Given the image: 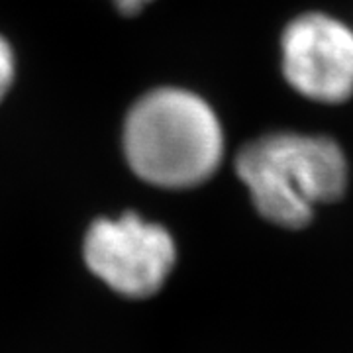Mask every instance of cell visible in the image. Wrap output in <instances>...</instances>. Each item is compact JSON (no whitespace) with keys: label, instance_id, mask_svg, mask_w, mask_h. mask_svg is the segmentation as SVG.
Masks as SVG:
<instances>
[{"label":"cell","instance_id":"obj_1","mask_svg":"<svg viewBox=\"0 0 353 353\" xmlns=\"http://www.w3.org/2000/svg\"><path fill=\"white\" fill-rule=\"evenodd\" d=\"M122 139L134 173L163 189L201 185L224 157L218 116L199 94L183 88L143 94L128 112Z\"/></svg>","mask_w":353,"mask_h":353},{"label":"cell","instance_id":"obj_2","mask_svg":"<svg viewBox=\"0 0 353 353\" xmlns=\"http://www.w3.org/2000/svg\"><path fill=\"white\" fill-rule=\"evenodd\" d=\"M236 173L265 220L299 230L318 204L343 196L350 169L332 138L277 132L245 143L236 155Z\"/></svg>","mask_w":353,"mask_h":353},{"label":"cell","instance_id":"obj_3","mask_svg":"<svg viewBox=\"0 0 353 353\" xmlns=\"http://www.w3.org/2000/svg\"><path fill=\"white\" fill-rule=\"evenodd\" d=\"M90 271L116 292L132 299L152 296L175 265V243L165 228L136 214L97 220L85 240Z\"/></svg>","mask_w":353,"mask_h":353},{"label":"cell","instance_id":"obj_4","mask_svg":"<svg viewBox=\"0 0 353 353\" xmlns=\"http://www.w3.org/2000/svg\"><path fill=\"white\" fill-rule=\"evenodd\" d=\"M283 75L299 94L340 104L353 94V32L328 14H303L283 32Z\"/></svg>","mask_w":353,"mask_h":353},{"label":"cell","instance_id":"obj_5","mask_svg":"<svg viewBox=\"0 0 353 353\" xmlns=\"http://www.w3.org/2000/svg\"><path fill=\"white\" fill-rule=\"evenodd\" d=\"M14 79V55L8 41L0 38V101L8 92Z\"/></svg>","mask_w":353,"mask_h":353},{"label":"cell","instance_id":"obj_6","mask_svg":"<svg viewBox=\"0 0 353 353\" xmlns=\"http://www.w3.org/2000/svg\"><path fill=\"white\" fill-rule=\"evenodd\" d=\"M118 10L124 14H138L145 4H150L152 0H114Z\"/></svg>","mask_w":353,"mask_h":353}]
</instances>
